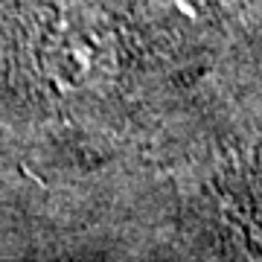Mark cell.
<instances>
[{"instance_id":"cell-1","label":"cell","mask_w":262,"mask_h":262,"mask_svg":"<svg viewBox=\"0 0 262 262\" xmlns=\"http://www.w3.org/2000/svg\"><path fill=\"white\" fill-rule=\"evenodd\" d=\"M248 210H251L253 225L262 227V163L256 166V172L251 175V184H248Z\"/></svg>"},{"instance_id":"cell-2","label":"cell","mask_w":262,"mask_h":262,"mask_svg":"<svg viewBox=\"0 0 262 262\" xmlns=\"http://www.w3.org/2000/svg\"><path fill=\"white\" fill-rule=\"evenodd\" d=\"M163 3H169V6H175V9H184V12H195L201 0H163Z\"/></svg>"}]
</instances>
